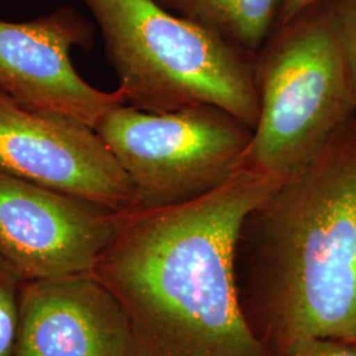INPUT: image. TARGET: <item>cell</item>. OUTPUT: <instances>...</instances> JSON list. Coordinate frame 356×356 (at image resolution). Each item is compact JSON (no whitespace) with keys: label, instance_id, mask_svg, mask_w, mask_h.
Wrapping results in <instances>:
<instances>
[{"label":"cell","instance_id":"1","mask_svg":"<svg viewBox=\"0 0 356 356\" xmlns=\"http://www.w3.org/2000/svg\"><path fill=\"white\" fill-rule=\"evenodd\" d=\"M281 181L242 168L200 197L122 213L91 272L127 316L132 356H270L244 316L235 252Z\"/></svg>","mask_w":356,"mask_h":356},{"label":"cell","instance_id":"2","mask_svg":"<svg viewBox=\"0 0 356 356\" xmlns=\"http://www.w3.org/2000/svg\"><path fill=\"white\" fill-rule=\"evenodd\" d=\"M235 275L270 356L312 338L356 342V118L245 216Z\"/></svg>","mask_w":356,"mask_h":356},{"label":"cell","instance_id":"3","mask_svg":"<svg viewBox=\"0 0 356 356\" xmlns=\"http://www.w3.org/2000/svg\"><path fill=\"white\" fill-rule=\"evenodd\" d=\"M128 106L173 113L216 106L254 129V57L156 0H82Z\"/></svg>","mask_w":356,"mask_h":356},{"label":"cell","instance_id":"4","mask_svg":"<svg viewBox=\"0 0 356 356\" xmlns=\"http://www.w3.org/2000/svg\"><path fill=\"white\" fill-rule=\"evenodd\" d=\"M259 115L243 168L286 179L356 118V94L325 0L277 24L254 57Z\"/></svg>","mask_w":356,"mask_h":356},{"label":"cell","instance_id":"5","mask_svg":"<svg viewBox=\"0 0 356 356\" xmlns=\"http://www.w3.org/2000/svg\"><path fill=\"white\" fill-rule=\"evenodd\" d=\"M131 179L138 206L177 204L243 168L252 128L216 106L147 113L119 104L95 127Z\"/></svg>","mask_w":356,"mask_h":356},{"label":"cell","instance_id":"6","mask_svg":"<svg viewBox=\"0 0 356 356\" xmlns=\"http://www.w3.org/2000/svg\"><path fill=\"white\" fill-rule=\"evenodd\" d=\"M0 169L116 211L138 206L131 179L94 128L1 91Z\"/></svg>","mask_w":356,"mask_h":356},{"label":"cell","instance_id":"7","mask_svg":"<svg viewBox=\"0 0 356 356\" xmlns=\"http://www.w3.org/2000/svg\"><path fill=\"white\" fill-rule=\"evenodd\" d=\"M122 213L0 169V254L24 280L91 272Z\"/></svg>","mask_w":356,"mask_h":356},{"label":"cell","instance_id":"8","mask_svg":"<svg viewBox=\"0 0 356 356\" xmlns=\"http://www.w3.org/2000/svg\"><path fill=\"white\" fill-rule=\"evenodd\" d=\"M97 26L65 4L28 22L0 20V91L28 107L97 127L103 115L127 104L122 90L88 83L72 63V51H90Z\"/></svg>","mask_w":356,"mask_h":356},{"label":"cell","instance_id":"9","mask_svg":"<svg viewBox=\"0 0 356 356\" xmlns=\"http://www.w3.org/2000/svg\"><path fill=\"white\" fill-rule=\"evenodd\" d=\"M16 356H132L127 316L92 272L26 280Z\"/></svg>","mask_w":356,"mask_h":356},{"label":"cell","instance_id":"10","mask_svg":"<svg viewBox=\"0 0 356 356\" xmlns=\"http://www.w3.org/2000/svg\"><path fill=\"white\" fill-rule=\"evenodd\" d=\"M168 11L254 56L280 17L282 0H156Z\"/></svg>","mask_w":356,"mask_h":356},{"label":"cell","instance_id":"11","mask_svg":"<svg viewBox=\"0 0 356 356\" xmlns=\"http://www.w3.org/2000/svg\"><path fill=\"white\" fill-rule=\"evenodd\" d=\"M24 281L16 268L0 254V356H16Z\"/></svg>","mask_w":356,"mask_h":356},{"label":"cell","instance_id":"12","mask_svg":"<svg viewBox=\"0 0 356 356\" xmlns=\"http://www.w3.org/2000/svg\"><path fill=\"white\" fill-rule=\"evenodd\" d=\"M343 49L356 94V0H325Z\"/></svg>","mask_w":356,"mask_h":356},{"label":"cell","instance_id":"13","mask_svg":"<svg viewBox=\"0 0 356 356\" xmlns=\"http://www.w3.org/2000/svg\"><path fill=\"white\" fill-rule=\"evenodd\" d=\"M286 356H356V347L339 339L312 338L297 344Z\"/></svg>","mask_w":356,"mask_h":356},{"label":"cell","instance_id":"14","mask_svg":"<svg viewBox=\"0 0 356 356\" xmlns=\"http://www.w3.org/2000/svg\"><path fill=\"white\" fill-rule=\"evenodd\" d=\"M317 1L319 0H282V7H281L280 17L277 24H282L292 20L293 17L304 13L306 8H309Z\"/></svg>","mask_w":356,"mask_h":356},{"label":"cell","instance_id":"15","mask_svg":"<svg viewBox=\"0 0 356 356\" xmlns=\"http://www.w3.org/2000/svg\"><path fill=\"white\" fill-rule=\"evenodd\" d=\"M353 344H354V346H355V347H356V342H355V343H353Z\"/></svg>","mask_w":356,"mask_h":356}]
</instances>
